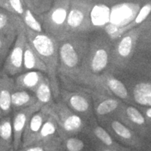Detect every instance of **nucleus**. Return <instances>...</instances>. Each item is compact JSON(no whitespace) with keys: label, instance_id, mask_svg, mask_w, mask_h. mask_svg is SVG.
<instances>
[{"label":"nucleus","instance_id":"c9c22d12","mask_svg":"<svg viewBox=\"0 0 151 151\" xmlns=\"http://www.w3.org/2000/svg\"><path fill=\"white\" fill-rule=\"evenodd\" d=\"M2 116H3V113H2V112H1V109H0V118H1Z\"/></svg>","mask_w":151,"mask_h":151},{"label":"nucleus","instance_id":"c85d7f7f","mask_svg":"<svg viewBox=\"0 0 151 151\" xmlns=\"http://www.w3.org/2000/svg\"><path fill=\"white\" fill-rule=\"evenodd\" d=\"M8 1L11 12L18 16L20 18H21L26 9L28 7L24 0H8Z\"/></svg>","mask_w":151,"mask_h":151},{"label":"nucleus","instance_id":"dca6fc26","mask_svg":"<svg viewBox=\"0 0 151 151\" xmlns=\"http://www.w3.org/2000/svg\"><path fill=\"white\" fill-rule=\"evenodd\" d=\"M47 74L39 71L22 72L14 77L16 88L35 92L36 88Z\"/></svg>","mask_w":151,"mask_h":151},{"label":"nucleus","instance_id":"1a4fd4ad","mask_svg":"<svg viewBox=\"0 0 151 151\" xmlns=\"http://www.w3.org/2000/svg\"><path fill=\"white\" fill-rule=\"evenodd\" d=\"M42 107L43 106L40 103L37 102L32 106L20 109L11 113L14 129V148L15 151H17L21 148L22 136L29 119Z\"/></svg>","mask_w":151,"mask_h":151},{"label":"nucleus","instance_id":"39448f33","mask_svg":"<svg viewBox=\"0 0 151 151\" xmlns=\"http://www.w3.org/2000/svg\"><path fill=\"white\" fill-rule=\"evenodd\" d=\"M49 107L50 115L58 124L62 139L86 132L87 122L61 99L55 100Z\"/></svg>","mask_w":151,"mask_h":151},{"label":"nucleus","instance_id":"b1692460","mask_svg":"<svg viewBox=\"0 0 151 151\" xmlns=\"http://www.w3.org/2000/svg\"><path fill=\"white\" fill-rule=\"evenodd\" d=\"M133 97L139 104L151 107V83H141L137 84L133 89Z\"/></svg>","mask_w":151,"mask_h":151},{"label":"nucleus","instance_id":"473e14b6","mask_svg":"<svg viewBox=\"0 0 151 151\" xmlns=\"http://www.w3.org/2000/svg\"><path fill=\"white\" fill-rule=\"evenodd\" d=\"M0 151H15L14 149H10L4 144L1 139H0Z\"/></svg>","mask_w":151,"mask_h":151},{"label":"nucleus","instance_id":"f8f14e48","mask_svg":"<svg viewBox=\"0 0 151 151\" xmlns=\"http://www.w3.org/2000/svg\"><path fill=\"white\" fill-rule=\"evenodd\" d=\"M135 42V36L129 33L123 36L111 53V63L116 67H122L126 60L130 56Z\"/></svg>","mask_w":151,"mask_h":151},{"label":"nucleus","instance_id":"6ab92c4d","mask_svg":"<svg viewBox=\"0 0 151 151\" xmlns=\"http://www.w3.org/2000/svg\"><path fill=\"white\" fill-rule=\"evenodd\" d=\"M37 102V99L33 92L15 88L11 95L12 113L32 106Z\"/></svg>","mask_w":151,"mask_h":151},{"label":"nucleus","instance_id":"cd10ccee","mask_svg":"<svg viewBox=\"0 0 151 151\" xmlns=\"http://www.w3.org/2000/svg\"><path fill=\"white\" fill-rule=\"evenodd\" d=\"M55 0H30L31 9L36 16L42 14L50 9Z\"/></svg>","mask_w":151,"mask_h":151},{"label":"nucleus","instance_id":"f03ea898","mask_svg":"<svg viewBox=\"0 0 151 151\" xmlns=\"http://www.w3.org/2000/svg\"><path fill=\"white\" fill-rule=\"evenodd\" d=\"M25 33L31 46L42 59L47 67L55 100L60 99V83L59 68V41L45 32H37L25 26Z\"/></svg>","mask_w":151,"mask_h":151},{"label":"nucleus","instance_id":"6e6552de","mask_svg":"<svg viewBox=\"0 0 151 151\" xmlns=\"http://www.w3.org/2000/svg\"><path fill=\"white\" fill-rule=\"evenodd\" d=\"M89 91L93 101L95 116L99 121L114 117L121 108V100L116 97L107 95L109 92L99 90H90Z\"/></svg>","mask_w":151,"mask_h":151},{"label":"nucleus","instance_id":"ddd939ff","mask_svg":"<svg viewBox=\"0 0 151 151\" xmlns=\"http://www.w3.org/2000/svg\"><path fill=\"white\" fill-rule=\"evenodd\" d=\"M86 132L94 141H97V143L106 147L111 148H122L115 141L108 130L100 123L98 124L96 120L88 124Z\"/></svg>","mask_w":151,"mask_h":151},{"label":"nucleus","instance_id":"7ed1b4c3","mask_svg":"<svg viewBox=\"0 0 151 151\" xmlns=\"http://www.w3.org/2000/svg\"><path fill=\"white\" fill-rule=\"evenodd\" d=\"M60 99L88 124L96 120L93 101L89 90L73 85H60Z\"/></svg>","mask_w":151,"mask_h":151},{"label":"nucleus","instance_id":"f257e3e1","mask_svg":"<svg viewBox=\"0 0 151 151\" xmlns=\"http://www.w3.org/2000/svg\"><path fill=\"white\" fill-rule=\"evenodd\" d=\"M89 41L87 34L69 35L59 41L58 74L60 84L80 85Z\"/></svg>","mask_w":151,"mask_h":151},{"label":"nucleus","instance_id":"2f4dec72","mask_svg":"<svg viewBox=\"0 0 151 151\" xmlns=\"http://www.w3.org/2000/svg\"><path fill=\"white\" fill-rule=\"evenodd\" d=\"M0 8L4 9L6 10L11 11V9L10 6H9L8 0H0Z\"/></svg>","mask_w":151,"mask_h":151},{"label":"nucleus","instance_id":"bb28decb","mask_svg":"<svg viewBox=\"0 0 151 151\" xmlns=\"http://www.w3.org/2000/svg\"><path fill=\"white\" fill-rule=\"evenodd\" d=\"M16 37L0 35V70L2 69L6 57L16 41Z\"/></svg>","mask_w":151,"mask_h":151},{"label":"nucleus","instance_id":"9b49d317","mask_svg":"<svg viewBox=\"0 0 151 151\" xmlns=\"http://www.w3.org/2000/svg\"><path fill=\"white\" fill-rule=\"evenodd\" d=\"M16 88L14 77L0 70V109L3 116L12 113L11 95Z\"/></svg>","mask_w":151,"mask_h":151},{"label":"nucleus","instance_id":"a211bd4d","mask_svg":"<svg viewBox=\"0 0 151 151\" xmlns=\"http://www.w3.org/2000/svg\"><path fill=\"white\" fill-rule=\"evenodd\" d=\"M92 139L86 132L62 139L64 151H90Z\"/></svg>","mask_w":151,"mask_h":151},{"label":"nucleus","instance_id":"4468645a","mask_svg":"<svg viewBox=\"0 0 151 151\" xmlns=\"http://www.w3.org/2000/svg\"><path fill=\"white\" fill-rule=\"evenodd\" d=\"M23 24L21 19L14 13L0 8V35L17 36Z\"/></svg>","mask_w":151,"mask_h":151},{"label":"nucleus","instance_id":"4be33fe9","mask_svg":"<svg viewBox=\"0 0 151 151\" xmlns=\"http://www.w3.org/2000/svg\"><path fill=\"white\" fill-rule=\"evenodd\" d=\"M34 93L35 94L38 102L43 106H50L53 104L55 98L48 76L46 75L41 81Z\"/></svg>","mask_w":151,"mask_h":151},{"label":"nucleus","instance_id":"c756f323","mask_svg":"<svg viewBox=\"0 0 151 151\" xmlns=\"http://www.w3.org/2000/svg\"><path fill=\"white\" fill-rule=\"evenodd\" d=\"M151 12V4H148L141 9L134 20V24H140L146 19Z\"/></svg>","mask_w":151,"mask_h":151},{"label":"nucleus","instance_id":"5701e85b","mask_svg":"<svg viewBox=\"0 0 151 151\" xmlns=\"http://www.w3.org/2000/svg\"><path fill=\"white\" fill-rule=\"evenodd\" d=\"M0 139L6 146L14 148V129L12 116H3L0 118Z\"/></svg>","mask_w":151,"mask_h":151},{"label":"nucleus","instance_id":"72a5a7b5","mask_svg":"<svg viewBox=\"0 0 151 151\" xmlns=\"http://www.w3.org/2000/svg\"><path fill=\"white\" fill-rule=\"evenodd\" d=\"M146 116L148 118L151 119V108L148 109L146 111Z\"/></svg>","mask_w":151,"mask_h":151},{"label":"nucleus","instance_id":"9d476101","mask_svg":"<svg viewBox=\"0 0 151 151\" xmlns=\"http://www.w3.org/2000/svg\"><path fill=\"white\" fill-rule=\"evenodd\" d=\"M50 116V107L43 106L29 119L26 126L22 139V146L26 147L32 144L44 122Z\"/></svg>","mask_w":151,"mask_h":151},{"label":"nucleus","instance_id":"f3484780","mask_svg":"<svg viewBox=\"0 0 151 151\" xmlns=\"http://www.w3.org/2000/svg\"><path fill=\"white\" fill-rule=\"evenodd\" d=\"M29 71H39L47 74L46 65L27 41L24 51L23 72Z\"/></svg>","mask_w":151,"mask_h":151},{"label":"nucleus","instance_id":"a878e982","mask_svg":"<svg viewBox=\"0 0 151 151\" xmlns=\"http://www.w3.org/2000/svg\"><path fill=\"white\" fill-rule=\"evenodd\" d=\"M26 27L37 32H43V30L41 22L36 14L29 7L26 9L25 11L20 18Z\"/></svg>","mask_w":151,"mask_h":151},{"label":"nucleus","instance_id":"7c9ffc66","mask_svg":"<svg viewBox=\"0 0 151 151\" xmlns=\"http://www.w3.org/2000/svg\"><path fill=\"white\" fill-rule=\"evenodd\" d=\"M95 150L96 151H124L122 148H111L106 147L103 145L100 144V143H97L95 146Z\"/></svg>","mask_w":151,"mask_h":151},{"label":"nucleus","instance_id":"aec40b11","mask_svg":"<svg viewBox=\"0 0 151 151\" xmlns=\"http://www.w3.org/2000/svg\"><path fill=\"white\" fill-rule=\"evenodd\" d=\"M60 139H62V137L60 136L58 124H57L55 118L50 115L46 121L44 122L40 132H39V134L34 140L32 144L47 142V141Z\"/></svg>","mask_w":151,"mask_h":151},{"label":"nucleus","instance_id":"0eeeda50","mask_svg":"<svg viewBox=\"0 0 151 151\" xmlns=\"http://www.w3.org/2000/svg\"><path fill=\"white\" fill-rule=\"evenodd\" d=\"M27 41L25 25L23 24L19 29L16 41L11 47L1 69L11 76L15 77L23 72L24 51Z\"/></svg>","mask_w":151,"mask_h":151},{"label":"nucleus","instance_id":"412c9836","mask_svg":"<svg viewBox=\"0 0 151 151\" xmlns=\"http://www.w3.org/2000/svg\"><path fill=\"white\" fill-rule=\"evenodd\" d=\"M134 9L132 6L123 4L118 6L111 11V21L112 24L118 27L126 26L135 16Z\"/></svg>","mask_w":151,"mask_h":151},{"label":"nucleus","instance_id":"20e7f679","mask_svg":"<svg viewBox=\"0 0 151 151\" xmlns=\"http://www.w3.org/2000/svg\"><path fill=\"white\" fill-rule=\"evenodd\" d=\"M71 0H55L48 11L37 16L43 32L58 41L67 37V20Z\"/></svg>","mask_w":151,"mask_h":151},{"label":"nucleus","instance_id":"423d86ee","mask_svg":"<svg viewBox=\"0 0 151 151\" xmlns=\"http://www.w3.org/2000/svg\"><path fill=\"white\" fill-rule=\"evenodd\" d=\"M92 6L87 0H71L67 20L68 35L87 34L92 29Z\"/></svg>","mask_w":151,"mask_h":151},{"label":"nucleus","instance_id":"f704fd0d","mask_svg":"<svg viewBox=\"0 0 151 151\" xmlns=\"http://www.w3.org/2000/svg\"><path fill=\"white\" fill-rule=\"evenodd\" d=\"M24 2H25L26 4L28 7H29L30 9H31V2H30V0H24Z\"/></svg>","mask_w":151,"mask_h":151},{"label":"nucleus","instance_id":"393cba45","mask_svg":"<svg viewBox=\"0 0 151 151\" xmlns=\"http://www.w3.org/2000/svg\"><path fill=\"white\" fill-rule=\"evenodd\" d=\"M17 151H64L62 139H55L47 142L35 143L26 147H21Z\"/></svg>","mask_w":151,"mask_h":151},{"label":"nucleus","instance_id":"2eb2a0df","mask_svg":"<svg viewBox=\"0 0 151 151\" xmlns=\"http://www.w3.org/2000/svg\"><path fill=\"white\" fill-rule=\"evenodd\" d=\"M99 83L102 85L104 88L109 93L113 94L120 100H127L129 99L128 90L124 84L114 76L108 72L99 78Z\"/></svg>","mask_w":151,"mask_h":151}]
</instances>
